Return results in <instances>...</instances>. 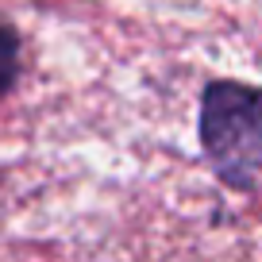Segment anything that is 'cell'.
Segmentation results:
<instances>
[{"label": "cell", "mask_w": 262, "mask_h": 262, "mask_svg": "<svg viewBox=\"0 0 262 262\" xmlns=\"http://www.w3.org/2000/svg\"><path fill=\"white\" fill-rule=\"evenodd\" d=\"M196 139L208 170L231 193L262 185V85L216 77L201 89Z\"/></svg>", "instance_id": "1"}, {"label": "cell", "mask_w": 262, "mask_h": 262, "mask_svg": "<svg viewBox=\"0 0 262 262\" xmlns=\"http://www.w3.org/2000/svg\"><path fill=\"white\" fill-rule=\"evenodd\" d=\"M19 81V31L0 19V100Z\"/></svg>", "instance_id": "2"}]
</instances>
